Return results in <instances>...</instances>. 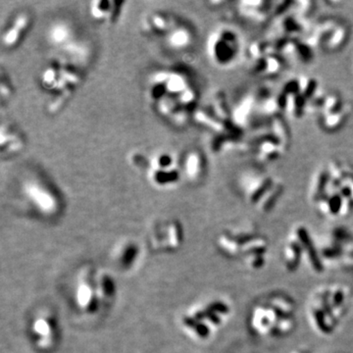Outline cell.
Wrapping results in <instances>:
<instances>
[{
	"label": "cell",
	"instance_id": "d6986e66",
	"mask_svg": "<svg viewBox=\"0 0 353 353\" xmlns=\"http://www.w3.org/2000/svg\"><path fill=\"white\" fill-rule=\"evenodd\" d=\"M315 318L316 321H317L318 326L321 329V331L324 332V333H329L330 330L324 323V317H323V313L321 311H316Z\"/></svg>",
	"mask_w": 353,
	"mask_h": 353
},
{
	"label": "cell",
	"instance_id": "3957f363",
	"mask_svg": "<svg viewBox=\"0 0 353 353\" xmlns=\"http://www.w3.org/2000/svg\"><path fill=\"white\" fill-rule=\"evenodd\" d=\"M241 51V37L233 27L218 26L209 34L206 52L211 63L218 68L233 66L238 61Z\"/></svg>",
	"mask_w": 353,
	"mask_h": 353
},
{
	"label": "cell",
	"instance_id": "2e32d148",
	"mask_svg": "<svg viewBox=\"0 0 353 353\" xmlns=\"http://www.w3.org/2000/svg\"><path fill=\"white\" fill-rule=\"evenodd\" d=\"M114 2L94 1L90 4L92 17L97 21H108L113 17Z\"/></svg>",
	"mask_w": 353,
	"mask_h": 353
},
{
	"label": "cell",
	"instance_id": "5b68a950",
	"mask_svg": "<svg viewBox=\"0 0 353 353\" xmlns=\"http://www.w3.org/2000/svg\"><path fill=\"white\" fill-rule=\"evenodd\" d=\"M246 58L250 71L263 78L279 75L287 62L271 41H257L250 43L246 50Z\"/></svg>",
	"mask_w": 353,
	"mask_h": 353
},
{
	"label": "cell",
	"instance_id": "7a4b0ae2",
	"mask_svg": "<svg viewBox=\"0 0 353 353\" xmlns=\"http://www.w3.org/2000/svg\"><path fill=\"white\" fill-rule=\"evenodd\" d=\"M239 181L250 203L263 202L262 209L264 211L270 210L284 192V185L281 180L259 170L243 172Z\"/></svg>",
	"mask_w": 353,
	"mask_h": 353
},
{
	"label": "cell",
	"instance_id": "ba28073f",
	"mask_svg": "<svg viewBox=\"0 0 353 353\" xmlns=\"http://www.w3.org/2000/svg\"><path fill=\"white\" fill-rule=\"evenodd\" d=\"M21 190L25 199L41 214L51 216L57 212L59 201L46 183L37 179H28L23 183Z\"/></svg>",
	"mask_w": 353,
	"mask_h": 353
},
{
	"label": "cell",
	"instance_id": "ac0fdd59",
	"mask_svg": "<svg viewBox=\"0 0 353 353\" xmlns=\"http://www.w3.org/2000/svg\"><path fill=\"white\" fill-rule=\"evenodd\" d=\"M146 23H148L146 25L148 26L150 31H153V32H166L165 31L170 32L172 30L168 18L163 14H152L146 20Z\"/></svg>",
	"mask_w": 353,
	"mask_h": 353
},
{
	"label": "cell",
	"instance_id": "e0dca14e",
	"mask_svg": "<svg viewBox=\"0 0 353 353\" xmlns=\"http://www.w3.org/2000/svg\"><path fill=\"white\" fill-rule=\"evenodd\" d=\"M296 234L301 243L305 246V248H307L309 257H310L311 262H312L315 270L321 272L323 270L322 264L320 263L315 248H313L312 243H311L310 238H309L307 231H306L303 227H301L297 229Z\"/></svg>",
	"mask_w": 353,
	"mask_h": 353
},
{
	"label": "cell",
	"instance_id": "30bf717a",
	"mask_svg": "<svg viewBox=\"0 0 353 353\" xmlns=\"http://www.w3.org/2000/svg\"><path fill=\"white\" fill-rule=\"evenodd\" d=\"M236 11L243 19L252 24H261L273 15L274 2L263 1H240L236 3Z\"/></svg>",
	"mask_w": 353,
	"mask_h": 353
},
{
	"label": "cell",
	"instance_id": "9a60e30c",
	"mask_svg": "<svg viewBox=\"0 0 353 353\" xmlns=\"http://www.w3.org/2000/svg\"><path fill=\"white\" fill-rule=\"evenodd\" d=\"M168 46L174 50H185L192 41V34L185 27L174 28L166 36Z\"/></svg>",
	"mask_w": 353,
	"mask_h": 353
},
{
	"label": "cell",
	"instance_id": "ffe728a7",
	"mask_svg": "<svg viewBox=\"0 0 353 353\" xmlns=\"http://www.w3.org/2000/svg\"><path fill=\"white\" fill-rule=\"evenodd\" d=\"M343 292H338L336 294V296L334 297V305H340L341 303H343Z\"/></svg>",
	"mask_w": 353,
	"mask_h": 353
},
{
	"label": "cell",
	"instance_id": "9c48e42d",
	"mask_svg": "<svg viewBox=\"0 0 353 353\" xmlns=\"http://www.w3.org/2000/svg\"><path fill=\"white\" fill-rule=\"evenodd\" d=\"M46 39L53 48L64 51L76 59H83L87 57L85 46L76 41L73 29L65 21H57L50 26Z\"/></svg>",
	"mask_w": 353,
	"mask_h": 353
},
{
	"label": "cell",
	"instance_id": "277c9868",
	"mask_svg": "<svg viewBox=\"0 0 353 353\" xmlns=\"http://www.w3.org/2000/svg\"><path fill=\"white\" fill-rule=\"evenodd\" d=\"M350 38V25L334 17L318 21L305 37L314 50L327 53L339 52L347 46Z\"/></svg>",
	"mask_w": 353,
	"mask_h": 353
},
{
	"label": "cell",
	"instance_id": "4fadbf2b",
	"mask_svg": "<svg viewBox=\"0 0 353 353\" xmlns=\"http://www.w3.org/2000/svg\"><path fill=\"white\" fill-rule=\"evenodd\" d=\"M28 25H29V17L26 14L18 15L13 21L12 26L7 29L2 36V44L6 48H11L14 44L17 43L23 32L27 29Z\"/></svg>",
	"mask_w": 353,
	"mask_h": 353
},
{
	"label": "cell",
	"instance_id": "5bb4252c",
	"mask_svg": "<svg viewBox=\"0 0 353 353\" xmlns=\"http://www.w3.org/2000/svg\"><path fill=\"white\" fill-rule=\"evenodd\" d=\"M183 174L190 181H199L203 175L204 160L199 152H190L183 162Z\"/></svg>",
	"mask_w": 353,
	"mask_h": 353
},
{
	"label": "cell",
	"instance_id": "8992f818",
	"mask_svg": "<svg viewBox=\"0 0 353 353\" xmlns=\"http://www.w3.org/2000/svg\"><path fill=\"white\" fill-rule=\"evenodd\" d=\"M94 277H83L77 284L75 296L76 303L85 311L95 312L99 307V303L110 301L113 296L112 281L106 275L94 274Z\"/></svg>",
	"mask_w": 353,
	"mask_h": 353
},
{
	"label": "cell",
	"instance_id": "6da1fadb",
	"mask_svg": "<svg viewBox=\"0 0 353 353\" xmlns=\"http://www.w3.org/2000/svg\"><path fill=\"white\" fill-rule=\"evenodd\" d=\"M319 92L317 81L308 76L290 79L277 92L281 112L301 119L308 112L311 101Z\"/></svg>",
	"mask_w": 353,
	"mask_h": 353
},
{
	"label": "cell",
	"instance_id": "44dd1931",
	"mask_svg": "<svg viewBox=\"0 0 353 353\" xmlns=\"http://www.w3.org/2000/svg\"><path fill=\"white\" fill-rule=\"evenodd\" d=\"M263 259H262L261 256L257 257L256 261L253 262V266L255 267V268H259V267L261 266L262 264H263Z\"/></svg>",
	"mask_w": 353,
	"mask_h": 353
},
{
	"label": "cell",
	"instance_id": "52a82bcc",
	"mask_svg": "<svg viewBox=\"0 0 353 353\" xmlns=\"http://www.w3.org/2000/svg\"><path fill=\"white\" fill-rule=\"evenodd\" d=\"M180 175L178 159L173 152H158L150 159L148 180L157 189L173 188L178 183Z\"/></svg>",
	"mask_w": 353,
	"mask_h": 353
},
{
	"label": "cell",
	"instance_id": "8fae6325",
	"mask_svg": "<svg viewBox=\"0 0 353 353\" xmlns=\"http://www.w3.org/2000/svg\"><path fill=\"white\" fill-rule=\"evenodd\" d=\"M352 113V104L343 101L340 106L317 118L318 124L324 132L340 131L347 124Z\"/></svg>",
	"mask_w": 353,
	"mask_h": 353
},
{
	"label": "cell",
	"instance_id": "7c38bea8",
	"mask_svg": "<svg viewBox=\"0 0 353 353\" xmlns=\"http://www.w3.org/2000/svg\"><path fill=\"white\" fill-rule=\"evenodd\" d=\"M32 336L41 347H48L54 343L57 338V323L48 315H39L34 318L31 326Z\"/></svg>",
	"mask_w": 353,
	"mask_h": 353
}]
</instances>
